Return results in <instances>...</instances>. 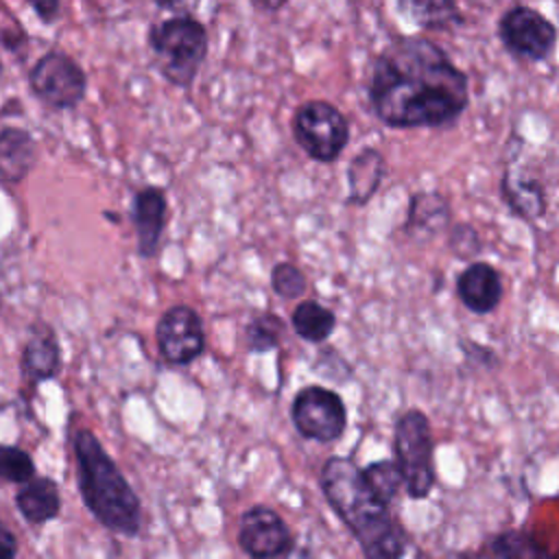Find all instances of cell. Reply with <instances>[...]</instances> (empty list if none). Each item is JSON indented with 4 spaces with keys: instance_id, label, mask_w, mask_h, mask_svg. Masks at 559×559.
Wrapping results in <instances>:
<instances>
[{
    "instance_id": "cell-1",
    "label": "cell",
    "mask_w": 559,
    "mask_h": 559,
    "mask_svg": "<svg viewBox=\"0 0 559 559\" xmlns=\"http://www.w3.org/2000/svg\"><path fill=\"white\" fill-rule=\"evenodd\" d=\"M369 103L391 129H441L467 109L469 81L437 41L402 35L373 59Z\"/></svg>"
},
{
    "instance_id": "cell-2",
    "label": "cell",
    "mask_w": 559,
    "mask_h": 559,
    "mask_svg": "<svg viewBox=\"0 0 559 559\" xmlns=\"http://www.w3.org/2000/svg\"><path fill=\"white\" fill-rule=\"evenodd\" d=\"M321 491L358 542L365 559H402L404 535L391 511L362 480L349 456H330L321 467Z\"/></svg>"
},
{
    "instance_id": "cell-3",
    "label": "cell",
    "mask_w": 559,
    "mask_h": 559,
    "mask_svg": "<svg viewBox=\"0 0 559 559\" xmlns=\"http://www.w3.org/2000/svg\"><path fill=\"white\" fill-rule=\"evenodd\" d=\"M76 480L87 511L111 533L135 537L142 526V504L98 437L81 428L72 437Z\"/></svg>"
},
{
    "instance_id": "cell-4",
    "label": "cell",
    "mask_w": 559,
    "mask_h": 559,
    "mask_svg": "<svg viewBox=\"0 0 559 559\" xmlns=\"http://www.w3.org/2000/svg\"><path fill=\"white\" fill-rule=\"evenodd\" d=\"M148 46L159 74L175 87H190L207 55L205 26L188 15L175 13L148 28Z\"/></svg>"
},
{
    "instance_id": "cell-5",
    "label": "cell",
    "mask_w": 559,
    "mask_h": 559,
    "mask_svg": "<svg viewBox=\"0 0 559 559\" xmlns=\"http://www.w3.org/2000/svg\"><path fill=\"white\" fill-rule=\"evenodd\" d=\"M393 452L408 498H428L435 487V439L424 411L408 408L397 417Z\"/></svg>"
},
{
    "instance_id": "cell-6",
    "label": "cell",
    "mask_w": 559,
    "mask_h": 559,
    "mask_svg": "<svg viewBox=\"0 0 559 559\" xmlns=\"http://www.w3.org/2000/svg\"><path fill=\"white\" fill-rule=\"evenodd\" d=\"M290 131L301 151L314 162H334L349 142V122L330 100L301 103L290 120Z\"/></svg>"
},
{
    "instance_id": "cell-7",
    "label": "cell",
    "mask_w": 559,
    "mask_h": 559,
    "mask_svg": "<svg viewBox=\"0 0 559 559\" xmlns=\"http://www.w3.org/2000/svg\"><path fill=\"white\" fill-rule=\"evenodd\" d=\"M33 96L50 109H74L87 92L85 70L68 52L52 48L44 52L28 70Z\"/></svg>"
},
{
    "instance_id": "cell-8",
    "label": "cell",
    "mask_w": 559,
    "mask_h": 559,
    "mask_svg": "<svg viewBox=\"0 0 559 559\" xmlns=\"http://www.w3.org/2000/svg\"><path fill=\"white\" fill-rule=\"evenodd\" d=\"M290 419L304 439L332 443L347 428V408L336 391L321 384H306L293 397Z\"/></svg>"
},
{
    "instance_id": "cell-9",
    "label": "cell",
    "mask_w": 559,
    "mask_h": 559,
    "mask_svg": "<svg viewBox=\"0 0 559 559\" xmlns=\"http://www.w3.org/2000/svg\"><path fill=\"white\" fill-rule=\"evenodd\" d=\"M502 46L518 59L544 61L557 41L555 24L537 9L515 4L502 13L498 22Z\"/></svg>"
},
{
    "instance_id": "cell-10",
    "label": "cell",
    "mask_w": 559,
    "mask_h": 559,
    "mask_svg": "<svg viewBox=\"0 0 559 559\" xmlns=\"http://www.w3.org/2000/svg\"><path fill=\"white\" fill-rule=\"evenodd\" d=\"M155 341L166 362H192L205 349V332L199 312L186 304L170 306L155 323Z\"/></svg>"
},
{
    "instance_id": "cell-11",
    "label": "cell",
    "mask_w": 559,
    "mask_h": 559,
    "mask_svg": "<svg viewBox=\"0 0 559 559\" xmlns=\"http://www.w3.org/2000/svg\"><path fill=\"white\" fill-rule=\"evenodd\" d=\"M238 546L251 559H277L293 550L295 537L275 509L253 504L240 515Z\"/></svg>"
},
{
    "instance_id": "cell-12",
    "label": "cell",
    "mask_w": 559,
    "mask_h": 559,
    "mask_svg": "<svg viewBox=\"0 0 559 559\" xmlns=\"http://www.w3.org/2000/svg\"><path fill=\"white\" fill-rule=\"evenodd\" d=\"M166 194L159 186H144L133 194L131 221L135 227L138 255L151 260L159 251V240L166 225Z\"/></svg>"
},
{
    "instance_id": "cell-13",
    "label": "cell",
    "mask_w": 559,
    "mask_h": 559,
    "mask_svg": "<svg viewBox=\"0 0 559 559\" xmlns=\"http://www.w3.org/2000/svg\"><path fill=\"white\" fill-rule=\"evenodd\" d=\"M20 369L26 380V384L37 386L44 380H50L59 373L61 369V347L55 330L44 323L35 321L28 328L24 347H22V358H20Z\"/></svg>"
},
{
    "instance_id": "cell-14",
    "label": "cell",
    "mask_w": 559,
    "mask_h": 559,
    "mask_svg": "<svg viewBox=\"0 0 559 559\" xmlns=\"http://www.w3.org/2000/svg\"><path fill=\"white\" fill-rule=\"evenodd\" d=\"M456 295L474 314H489L500 306L504 284L489 262H469L456 277Z\"/></svg>"
},
{
    "instance_id": "cell-15",
    "label": "cell",
    "mask_w": 559,
    "mask_h": 559,
    "mask_svg": "<svg viewBox=\"0 0 559 559\" xmlns=\"http://www.w3.org/2000/svg\"><path fill=\"white\" fill-rule=\"evenodd\" d=\"M37 162V144L22 127L0 129V183L15 186L26 179Z\"/></svg>"
},
{
    "instance_id": "cell-16",
    "label": "cell",
    "mask_w": 559,
    "mask_h": 559,
    "mask_svg": "<svg viewBox=\"0 0 559 559\" xmlns=\"http://www.w3.org/2000/svg\"><path fill=\"white\" fill-rule=\"evenodd\" d=\"M386 162L378 148H360L347 166V203L365 205L384 179Z\"/></svg>"
},
{
    "instance_id": "cell-17",
    "label": "cell",
    "mask_w": 559,
    "mask_h": 559,
    "mask_svg": "<svg viewBox=\"0 0 559 559\" xmlns=\"http://www.w3.org/2000/svg\"><path fill=\"white\" fill-rule=\"evenodd\" d=\"M15 504L26 522L44 524L59 515L61 493L52 478L35 476L20 487V491L15 493Z\"/></svg>"
},
{
    "instance_id": "cell-18",
    "label": "cell",
    "mask_w": 559,
    "mask_h": 559,
    "mask_svg": "<svg viewBox=\"0 0 559 559\" xmlns=\"http://www.w3.org/2000/svg\"><path fill=\"white\" fill-rule=\"evenodd\" d=\"M502 199L513 214L535 221L546 212V190L535 177L509 168L502 177Z\"/></svg>"
},
{
    "instance_id": "cell-19",
    "label": "cell",
    "mask_w": 559,
    "mask_h": 559,
    "mask_svg": "<svg viewBox=\"0 0 559 559\" xmlns=\"http://www.w3.org/2000/svg\"><path fill=\"white\" fill-rule=\"evenodd\" d=\"M450 223V205L439 192H419L411 199L406 234L417 240H428Z\"/></svg>"
},
{
    "instance_id": "cell-20",
    "label": "cell",
    "mask_w": 559,
    "mask_h": 559,
    "mask_svg": "<svg viewBox=\"0 0 559 559\" xmlns=\"http://www.w3.org/2000/svg\"><path fill=\"white\" fill-rule=\"evenodd\" d=\"M290 325L297 336L308 343H323L336 328V314L314 299H304L290 314Z\"/></svg>"
},
{
    "instance_id": "cell-21",
    "label": "cell",
    "mask_w": 559,
    "mask_h": 559,
    "mask_svg": "<svg viewBox=\"0 0 559 559\" xmlns=\"http://www.w3.org/2000/svg\"><path fill=\"white\" fill-rule=\"evenodd\" d=\"M489 550L496 559H555L531 533L509 528L489 539Z\"/></svg>"
},
{
    "instance_id": "cell-22",
    "label": "cell",
    "mask_w": 559,
    "mask_h": 559,
    "mask_svg": "<svg viewBox=\"0 0 559 559\" xmlns=\"http://www.w3.org/2000/svg\"><path fill=\"white\" fill-rule=\"evenodd\" d=\"M397 9L413 20L415 24H419L421 28H445V26H454L463 22V15L459 11V7L454 2H400Z\"/></svg>"
},
{
    "instance_id": "cell-23",
    "label": "cell",
    "mask_w": 559,
    "mask_h": 559,
    "mask_svg": "<svg viewBox=\"0 0 559 559\" xmlns=\"http://www.w3.org/2000/svg\"><path fill=\"white\" fill-rule=\"evenodd\" d=\"M360 474H362V480L367 483L369 491L380 500L384 502L386 507L391 504V500L397 496V491L402 489V476H400V469L393 461L389 459H380V461H373L369 463L367 467H360Z\"/></svg>"
},
{
    "instance_id": "cell-24",
    "label": "cell",
    "mask_w": 559,
    "mask_h": 559,
    "mask_svg": "<svg viewBox=\"0 0 559 559\" xmlns=\"http://www.w3.org/2000/svg\"><path fill=\"white\" fill-rule=\"evenodd\" d=\"M284 321L273 312L255 314L245 328V345L249 352H271L280 345Z\"/></svg>"
},
{
    "instance_id": "cell-25",
    "label": "cell",
    "mask_w": 559,
    "mask_h": 559,
    "mask_svg": "<svg viewBox=\"0 0 559 559\" xmlns=\"http://www.w3.org/2000/svg\"><path fill=\"white\" fill-rule=\"evenodd\" d=\"M0 478L7 483H28L35 478L33 456L17 445H0Z\"/></svg>"
},
{
    "instance_id": "cell-26",
    "label": "cell",
    "mask_w": 559,
    "mask_h": 559,
    "mask_svg": "<svg viewBox=\"0 0 559 559\" xmlns=\"http://www.w3.org/2000/svg\"><path fill=\"white\" fill-rule=\"evenodd\" d=\"M271 288L275 295L284 299H299L304 297L308 282L301 269L293 262H277L271 271Z\"/></svg>"
},
{
    "instance_id": "cell-27",
    "label": "cell",
    "mask_w": 559,
    "mask_h": 559,
    "mask_svg": "<svg viewBox=\"0 0 559 559\" xmlns=\"http://www.w3.org/2000/svg\"><path fill=\"white\" fill-rule=\"evenodd\" d=\"M450 249L459 255V258H472L480 251V238L476 234V229L467 223H461L456 227H452L450 231Z\"/></svg>"
},
{
    "instance_id": "cell-28",
    "label": "cell",
    "mask_w": 559,
    "mask_h": 559,
    "mask_svg": "<svg viewBox=\"0 0 559 559\" xmlns=\"http://www.w3.org/2000/svg\"><path fill=\"white\" fill-rule=\"evenodd\" d=\"M31 9L44 24H52L61 13V4L57 0H35L31 2Z\"/></svg>"
},
{
    "instance_id": "cell-29",
    "label": "cell",
    "mask_w": 559,
    "mask_h": 559,
    "mask_svg": "<svg viewBox=\"0 0 559 559\" xmlns=\"http://www.w3.org/2000/svg\"><path fill=\"white\" fill-rule=\"evenodd\" d=\"M17 542L15 535L0 522V559H15Z\"/></svg>"
},
{
    "instance_id": "cell-30",
    "label": "cell",
    "mask_w": 559,
    "mask_h": 559,
    "mask_svg": "<svg viewBox=\"0 0 559 559\" xmlns=\"http://www.w3.org/2000/svg\"><path fill=\"white\" fill-rule=\"evenodd\" d=\"M448 559H496V557L487 546V548H480V550H459V552L448 555Z\"/></svg>"
},
{
    "instance_id": "cell-31",
    "label": "cell",
    "mask_w": 559,
    "mask_h": 559,
    "mask_svg": "<svg viewBox=\"0 0 559 559\" xmlns=\"http://www.w3.org/2000/svg\"><path fill=\"white\" fill-rule=\"evenodd\" d=\"M0 306H2V299H0Z\"/></svg>"
}]
</instances>
